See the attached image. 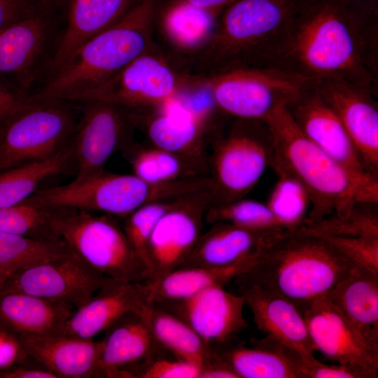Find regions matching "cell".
<instances>
[{
  "mask_svg": "<svg viewBox=\"0 0 378 378\" xmlns=\"http://www.w3.org/2000/svg\"><path fill=\"white\" fill-rule=\"evenodd\" d=\"M326 295L357 332L378 349V274L355 266Z\"/></svg>",
  "mask_w": 378,
  "mask_h": 378,
  "instance_id": "cell-28",
  "label": "cell"
},
{
  "mask_svg": "<svg viewBox=\"0 0 378 378\" xmlns=\"http://www.w3.org/2000/svg\"><path fill=\"white\" fill-rule=\"evenodd\" d=\"M151 303L182 320L210 346L227 340L247 327L244 298L222 286L209 287L183 299Z\"/></svg>",
  "mask_w": 378,
  "mask_h": 378,
  "instance_id": "cell-20",
  "label": "cell"
},
{
  "mask_svg": "<svg viewBox=\"0 0 378 378\" xmlns=\"http://www.w3.org/2000/svg\"><path fill=\"white\" fill-rule=\"evenodd\" d=\"M258 255L227 266L176 269L153 286L143 283L146 300L148 302L179 300L209 287H224L231 280L246 272Z\"/></svg>",
  "mask_w": 378,
  "mask_h": 378,
  "instance_id": "cell-32",
  "label": "cell"
},
{
  "mask_svg": "<svg viewBox=\"0 0 378 378\" xmlns=\"http://www.w3.org/2000/svg\"><path fill=\"white\" fill-rule=\"evenodd\" d=\"M181 190L178 181L151 183L134 174L104 169L68 184L38 189L27 200L48 208L102 212L125 218L147 204L175 198Z\"/></svg>",
  "mask_w": 378,
  "mask_h": 378,
  "instance_id": "cell-9",
  "label": "cell"
},
{
  "mask_svg": "<svg viewBox=\"0 0 378 378\" xmlns=\"http://www.w3.org/2000/svg\"><path fill=\"white\" fill-rule=\"evenodd\" d=\"M71 251L62 239L44 240L0 232V270L7 276Z\"/></svg>",
  "mask_w": 378,
  "mask_h": 378,
  "instance_id": "cell-35",
  "label": "cell"
},
{
  "mask_svg": "<svg viewBox=\"0 0 378 378\" xmlns=\"http://www.w3.org/2000/svg\"><path fill=\"white\" fill-rule=\"evenodd\" d=\"M92 377H115L120 369L165 354L141 310H131L105 330Z\"/></svg>",
  "mask_w": 378,
  "mask_h": 378,
  "instance_id": "cell-23",
  "label": "cell"
},
{
  "mask_svg": "<svg viewBox=\"0 0 378 378\" xmlns=\"http://www.w3.org/2000/svg\"><path fill=\"white\" fill-rule=\"evenodd\" d=\"M309 1H234L220 13L204 43L183 57L190 73L207 78L267 67L292 20Z\"/></svg>",
  "mask_w": 378,
  "mask_h": 378,
  "instance_id": "cell-2",
  "label": "cell"
},
{
  "mask_svg": "<svg viewBox=\"0 0 378 378\" xmlns=\"http://www.w3.org/2000/svg\"><path fill=\"white\" fill-rule=\"evenodd\" d=\"M232 118L227 127L223 126L210 147L211 204L244 198L272 160L273 140L265 122Z\"/></svg>",
  "mask_w": 378,
  "mask_h": 378,
  "instance_id": "cell-7",
  "label": "cell"
},
{
  "mask_svg": "<svg viewBox=\"0 0 378 378\" xmlns=\"http://www.w3.org/2000/svg\"><path fill=\"white\" fill-rule=\"evenodd\" d=\"M73 306L14 291H0V328L16 335H62Z\"/></svg>",
  "mask_w": 378,
  "mask_h": 378,
  "instance_id": "cell-26",
  "label": "cell"
},
{
  "mask_svg": "<svg viewBox=\"0 0 378 378\" xmlns=\"http://www.w3.org/2000/svg\"><path fill=\"white\" fill-rule=\"evenodd\" d=\"M0 232L44 240L62 239L52 227V209L27 200L0 206Z\"/></svg>",
  "mask_w": 378,
  "mask_h": 378,
  "instance_id": "cell-37",
  "label": "cell"
},
{
  "mask_svg": "<svg viewBox=\"0 0 378 378\" xmlns=\"http://www.w3.org/2000/svg\"><path fill=\"white\" fill-rule=\"evenodd\" d=\"M277 176L266 204L284 228L298 227L304 223L310 209L309 195L293 177L284 174Z\"/></svg>",
  "mask_w": 378,
  "mask_h": 378,
  "instance_id": "cell-38",
  "label": "cell"
},
{
  "mask_svg": "<svg viewBox=\"0 0 378 378\" xmlns=\"http://www.w3.org/2000/svg\"><path fill=\"white\" fill-rule=\"evenodd\" d=\"M267 67L378 90V0H310Z\"/></svg>",
  "mask_w": 378,
  "mask_h": 378,
  "instance_id": "cell-1",
  "label": "cell"
},
{
  "mask_svg": "<svg viewBox=\"0 0 378 378\" xmlns=\"http://www.w3.org/2000/svg\"><path fill=\"white\" fill-rule=\"evenodd\" d=\"M298 378H365L359 370L342 365H326L313 356H305L285 346Z\"/></svg>",
  "mask_w": 378,
  "mask_h": 378,
  "instance_id": "cell-43",
  "label": "cell"
},
{
  "mask_svg": "<svg viewBox=\"0 0 378 378\" xmlns=\"http://www.w3.org/2000/svg\"><path fill=\"white\" fill-rule=\"evenodd\" d=\"M74 161L71 141L55 155L0 172V206L19 204L29 198L47 178L63 173Z\"/></svg>",
  "mask_w": 378,
  "mask_h": 378,
  "instance_id": "cell-34",
  "label": "cell"
},
{
  "mask_svg": "<svg viewBox=\"0 0 378 378\" xmlns=\"http://www.w3.org/2000/svg\"><path fill=\"white\" fill-rule=\"evenodd\" d=\"M298 228L321 236L378 237L377 203L356 202L344 214H332Z\"/></svg>",
  "mask_w": 378,
  "mask_h": 378,
  "instance_id": "cell-36",
  "label": "cell"
},
{
  "mask_svg": "<svg viewBox=\"0 0 378 378\" xmlns=\"http://www.w3.org/2000/svg\"><path fill=\"white\" fill-rule=\"evenodd\" d=\"M211 202L209 190L191 192L178 197L160 217L148 241L145 285L156 284L186 261L202 234Z\"/></svg>",
  "mask_w": 378,
  "mask_h": 378,
  "instance_id": "cell-13",
  "label": "cell"
},
{
  "mask_svg": "<svg viewBox=\"0 0 378 378\" xmlns=\"http://www.w3.org/2000/svg\"><path fill=\"white\" fill-rule=\"evenodd\" d=\"M52 209L55 232L85 265L117 281L147 280L146 268L116 217L70 208Z\"/></svg>",
  "mask_w": 378,
  "mask_h": 378,
  "instance_id": "cell-8",
  "label": "cell"
},
{
  "mask_svg": "<svg viewBox=\"0 0 378 378\" xmlns=\"http://www.w3.org/2000/svg\"><path fill=\"white\" fill-rule=\"evenodd\" d=\"M252 344L245 347L233 336L211 347L239 378H298L284 345L268 335Z\"/></svg>",
  "mask_w": 378,
  "mask_h": 378,
  "instance_id": "cell-30",
  "label": "cell"
},
{
  "mask_svg": "<svg viewBox=\"0 0 378 378\" xmlns=\"http://www.w3.org/2000/svg\"><path fill=\"white\" fill-rule=\"evenodd\" d=\"M29 358L18 335L0 328V372L22 365Z\"/></svg>",
  "mask_w": 378,
  "mask_h": 378,
  "instance_id": "cell-44",
  "label": "cell"
},
{
  "mask_svg": "<svg viewBox=\"0 0 378 378\" xmlns=\"http://www.w3.org/2000/svg\"><path fill=\"white\" fill-rule=\"evenodd\" d=\"M205 79L216 106L225 115L262 121L320 80L275 67L235 69Z\"/></svg>",
  "mask_w": 378,
  "mask_h": 378,
  "instance_id": "cell-11",
  "label": "cell"
},
{
  "mask_svg": "<svg viewBox=\"0 0 378 378\" xmlns=\"http://www.w3.org/2000/svg\"><path fill=\"white\" fill-rule=\"evenodd\" d=\"M34 102V99L20 93L0 77V126Z\"/></svg>",
  "mask_w": 378,
  "mask_h": 378,
  "instance_id": "cell-45",
  "label": "cell"
},
{
  "mask_svg": "<svg viewBox=\"0 0 378 378\" xmlns=\"http://www.w3.org/2000/svg\"><path fill=\"white\" fill-rule=\"evenodd\" d=\"M211 225L208 231L201 234L179 268L223 267L234 264L258 255L264 247L288 230L251 228L225 223Z\"/></svg>",
  "mask_w": 378,
  "mask_h": 378,
  "instance_id": "cell-22",
  "label": "cell"
},
{
  "mask_svg": "<svg viewBox=\"0 0 378 378\" xmlns=\"http://www.w3.org/2000/svg\"><path fill=\"white\" fill-rule=\"evenodd\" d=\"M220 14L178 0H156L154 31L169 45L165 49L183 58L208 38Z\"/></svg>",
  "mask_w": 378,
  "mask_h": 378,
  "instance_id": "cell-29",
  "label": "cell"
},
{
  "mask_svg": "<svg viewBox=\"0 0 378 378\" xmlns=\"http://www.w3.org/2000/svg\"><path fill=\"white\" fill-rule=\"evenodd\" d=\"M7 276L0 270V291L3 288Z\"/></svg>",
  "mask_w": 378,
  "mask_h": 378,
  "instance_id": "cell-50",
  "label": "cell"
},
{
  "mask_svg": "<svg viewBox=\"0 0 378 378\" xmlns=\"http://www.w3.org/2000/svg\"><path fill=\"white\" fill-rule=\"evenodd\" d=\"M195 8L209 12L220 13L235 0H178Z\"/></svg>",
  "mask_w": 378,
  "mask_h": 378,
  "instance_id": "cell-48",
  "label": "cell"
},
{
  "mask_svg": "<svg viewBox=\"0 0 378 378\" xmlns=\"http://www.w3.org/2000/svg\"><path fill=\"white\" fill-rule=\"evenodd\" d=\"M113 280L85 265L71 251L19 270L1 291H14L82 307Z\"/></svg>",
  "mask_w": 378,
  "mask_h": 378,
  "instance_id": "cell-15",
  "label": "cell"
},
{
  "mask_svg": "<svg viewBox=\"0 0 378 378\" xmlns=\"http://www.w3.org/2000/svg\"><path fill=\"white\" fill-rule=\"evenodd\" d=\"M204 221L209 225L225 223L258 229L284 228L266 204L245 197L209 205Z\"/></svg>",
  "mask_w": 378,
  "mask_h": 378,
  "instance_id": "cell-39",
  "label": "cell"
},
{
  "mask_svg": "<svg viewBox=\"0 0 378 378\" xmlns=\"http://www.w3.org/2000/svg\"><path fill=\"white\" fill-rule=\"evenodd\" d=\"M156 0H141L114 24L79 46L31 97L74 102L155 43Z\"/></svg>",
  "mask_w": 378,
  "mask_h": 378,
  "instance_id": "cell-5",
  "label": "cell"
},
{
  "mask_svg": "<svg viewBox=\"0 0 378 378\" xmlns=\"http://www.w3.org/2000/svg\"><path fill=\"white\" fill-rule=\"evenodd\" d=\"M29 356L57 378L92 377L101 341L64 335H18Z\"/></svg>",
  "mask_w": 378,
  "mask_h": 378,
  "instance_id": "cell-24",
  "label": "cell"
},
{
  "mask_svg": "<svg viewBox=\"0 0 378 378\" xmlns=\"http://www.w3.org/2000/svg\"><path fill=\"white\" fill-rule=\"evenodd\" d=\"M297 307L324 357L359 370L365 378L377 377L378 349L357 332L326 294Z\"/></svg>",
  "mask_w": 378,
  "mask_h": 378,
  "instance_id": "cell-17",
  "label": "cell"
},
{
  "mask_svg": "<svg viewBox=\"0 0 378 378\" xmlns=\"http://www.w3.org/2000/svg\"><path fill=\"white\" fill-rule=\"evenodd\" d=\"M130 112L136 130L144 134L148 144L206 161L227 116L217 107L202 111L180 106L179 112L168 108Z\"/></svg>",
  "mask_w": 378,
  "mask_h": 378,
  "instance_id": "cell-16",
  "label": "cell"
},
{
  "mask_svg": "<svg viewBox=\"0 0 378 378\" xmlns=\"http://www.w3.org/2000/svg\"><path fill=\"white\" fill-rule=\"evenodd\" d=\"M46 8L65 12L68 0H38Z\"/></svg>",
  "mask_w": 378,
  "mask_h": 378,
  "instance_id": "cell-49",
  "label": "cell"
},
{
  "mask_svg": "<svg viewBox=\"0 0 378 378\" xmlns=\"http://www.w3.org/2000/svg\"><path fill=\"white\" fill-rule=\"evenodd\" d=\"M177 198L147 204L124 218L122 229L125 234L146 268L147 244L153 229L160 217L174 205Z\"/></svg>",
  "mask_w": 378,
  "mask_h": 378,
  "instance_id": "cell-40",
  "label": "cell"
},
{
  "mask_svg": "<svg viewBox=\"0 0 378 378\" xmlns=\"http://www.w3.org/2000/svg\"><path fill=\"white\" fill-rule=\"evenodd\" d=\"M43 8L38 0H0V31Z\"/></svg>",
  "mask_w": 378,
  "mask_h": 378,
  "instance_id": "cell-46",
  "label": "cell"
},
{
  "mask_svg": "<svg viewBox=\"0 0 378 378\" xmlns=\"http://www.w3.org/2000/svg\"><path fill=\"white\" fill-rule=\"evenodd\" d=\"M77 120L74 102L35 99L0 126V172L55 155L71 141Z\"/></svg>",
  "mask_w": 378,
  "mask_h": 378,
  "instance_id": "cell-12",
  "label": "cell"
},
{
  "mask_svg": "<svg viewBox=\"0 0 378 378\" xmlns=\"http://www.w3.org/2000/svg\"><path fill=\"white\" fill-rule=\"evenodd\" d=\"M148 302L143 283L114 281L102 288L66 321L62 335L92 339L131 310H141Z\"/></svg>",
  "mask_w": 378,
  "mask_h": 378,
  "instance_id": "cell-25",
  "label": "cell"
},
{
  "mask_svg": "<svg viewBox=\"0 0 378 378\" xmlns=\"http://www.w3.org/2000/svg\"><path fill=\"white\" fill-rule=\"evenodd\" d=\"M316 87L286 106L292 118L310 141L351 174L363 182L378 184V177L367 171L342 123Z\"/></svg>",
  "mask_w": 378,
  "mask_h": 378,
  "instance_id": "cell-19",
  "label": "cell"
},
{
  "mask_svg": "<svg viewBox=\"0 0 378 378\" xmlns=\"http://www.w3.org/2000/svg\"><path fill=\"white\" fill-rule=\"evenodd\" d=\"M316 88L340 120L367 171L378 177V90L336 78L321 79Z\"/></svg>",
  "mask_w": 378,
  "mask_h": 378,
  "instance_id": "cell-18",
  "label": "cell"
},
{
  "mask_svg": "<svg viewBox=\"0 0 378 378\" xmlns=\"http://www.w3.org/2000/svg\"><path fill=\"white\" fill-rule=\"evenodd\" d=\"M141 312L158 342L175 358L202 370L218 357L209 344L174 315L148 302Z\"/></svg>",
  "mask_w": 378,
  "mask_h": 378,
  "instance_id": "cell-33",
  "label": "cell"
},
{
  "mask_svg": "<svg viewBox=\"0 0 378 378\" xmlns=\"http://www.w3.org/2000/svg\"><path fill=\"white\" fill-rule=\"evenodd\" d=\"M200 378H239V377L218 356L202 370Z\"/></svg>",
  "mask_w": 378,
  "mask_h": 378,
  "instance_id": "cell-47",
  "label": "cell"
},
{
  "mask_svg": "<svg viewBox=\"0 0 378 378\" xmlns=\"http://www.w3.org/2000/svg\"><path fill=\"white\" fill-rule=\"evenodd\" d=\"M65 12L43 8L0 31V77L31 97L48 81L59 50Z\"/></svg>",
  "mask_w": 378,
  "mask_h": 378,
  "instance_id": "cell-10",
  "label": "cell"
},
{
  "mask_svg": "<svg viewBox=\"0 0 378 378\" xmlns=\"http://www.w3.org/2000/svg\"><path fill=\"white\" fill-rule=\"evenodd\" d=\"M263 121L274 144L270 166L276 174L295 178L309 195L310 209L304 224L344 214L356 202L378 203V184L360 181L310 141L286 106Z\"/></svg>",
  "mask_w": 378,
  "mask_h": 378,
  "instance_id": "cell-3",
  "label": "cell"
},
{
  "mask_svg": "<svg viewBox=\"0 0 378 378\" xmlns=\"http://www.w3.org/2000/svg\"><path fill=\"white\" fill-rule=\"evenodd\" d=\"M204 80L191 74L180 57L155 43L74 102L101 100L131 111H155L202 87Z\"/></svg>",
  "mask_w": 378,
  "mask_h": 378,
  "instance_id": "cell-6",
  "label": "cell"
},
{
  "mask_svg": "<svg viewBox=\"0 0 378 378\" xmlns=\"http://www.w3.org/2000/svg\"><path fill=\"white\" fill-rule=\"evenodd\" d=\"M321 237L334 245L354 266L378 274V237Z\"/></svg>",
  "mask_w": 378,
  "mask_h": 378,
  "instance_id": "cell-42",
  "label": "cell"
},
{
  "mask_svg": "<svg viewBox=\"0 0 378 378\" xmlns=\"http://www.w3.org/2000/svg\"><path fill=\"white\" fill-rule=\"evenodd\" d=\"M74 102L78 120L72 143L80 179L104 169L113 153L135 141L136 128L130 110L122 106L101 100Z\"/></svg>",
  "mask_w": 378,
  "mask_h": 378,
  "instance_id": "cell-14",
  "label": "cell"
},
{
  "mask_svg": "<svg viewBox=\"0 0 378 378\" xmlns=\"http://www.w3.org/2000/svg\"><path fill=\"white\" fill-rule=\"evenodd\" d=\"M354 267L326 239L296 227L264 247L235 280L274 292L298 307L329 293Z\"/></svg>",
  "mask_w": 378,
  "mask_h": 378,
  "instance_id": "cell-4",
  "label": "cell"
},
{
  "mask_svg": "<svg viewBox=\"0 0 378 378\" xmlns=\"http://www.w3.org/2000/svg\"><path fill=\"white\" fill-rule=\"evenodd\" d=\"M201 372L193 363L162 354L120 369L115 378H200Z\"/></svg>",
  "mask_w": 378,
  "mask_h": 378,
  "instance_id": "cell-41",
  "label": "cell"
},
{
  "mask_svg": "<svg viewBox=\"0 0 378 378\" xmlns=\"http://www.w3.org/2000/svg\"><path fill=\"white\" fill-rule=\"evenodd\" d=\"M141 1L68 0L63 38L49 78L79 46L114 24Z\"/></svg>",
  "mask_w": 378,
  "mask_h": 378,
  "instance_id": "cell-27",
  "label": "cell"
},
{
  "mask_svg": "<svg viewBox=\"0 0 378 378\" xmlns=\"http://www.w3.org/2000/svg\"><path fill=\"white\" fill-rule=\"evenodd\" d=\"M133 174L151 183H167L209 175L208 161L134 141L122 151Z\"/></svg>",
  "mask_w": 378,
  "mask_h": 378,
  "instance_id": "cell-31",
  "label": "cell"
},
{
  "mask_svg": "<svg viewBox=\"0 0 378 378\" xmlns=\"http://www.w3.org/2000/svg\"><path fill=\"white\" fill-rule=\"evenodd\" d=\"M237 284L239 294L251 309L260 331L302 355H314L317 350L305 320L294 303L258 285Z\"/></svg>",
  "mask_w": 378,
  "mask_h": 378,
  "instance_id": "cell-21",
  "label": "cell"
}]
</instances>
